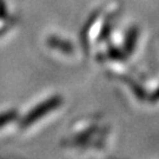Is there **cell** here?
I'll return each instance as SVG.
<instances>
[{"label": "cell", "instance_id": "6da1fadb", "mask_svg": "<svg viewBox=\"0 0 159 159\" xmlns=\"http://www.w3.org/2000/svg\"><path fill=\"white\" fill-rule=\"evenodd\" d=\"M60 104H61V98L58 96L52 97L50 99H47L46 102H43L40 105L35 106V107L24 118V120L21 121V127H29L30 125H32V124L35 123L38 119H40L41 117H44L45 114L48 113L50 111L57 108Z\"/></svg>", "mask_w": 159, "mask_h": 159}, {"label": "cell", "instance_id": "7a4b0ae2", "mask_svg": "<svg viewBox=\"0 0 159 159\" xmlns=\"http://www.w3.org/2000/svg\"><path fill=\"white\" fill-rule=\"evenodd\" d=\"M137 37H138V31H137V29L136 27L131 29L129 31V33H127V37H126V40H125V48L127 52L131 53V52L133 51V48H134L137 43Z\"/></svg>", "mask_w": 159, "mask_h": 159}, {"label": "cell", "instance_id": "3957f363", "mask_svg": "<svg viewBox=\"0 0 159 159\" xmlns=\"http://www.w3.org/2000/svg\"><path fill=\"white\" fill-rule=\"evenodd\" d=\"M48 44L52 46V47H56V48H59L60 51L64 52H71L72 51V47L71 45L66 43V41H63L60 39H57V38H51L48 40Z\"/></svg>", "mask_w": 159, "mask_h": 159}, {"label": "cell", "instance_id": "277c9868", "mask_svg": "<svg viewBox=\"0 0 159 159\" xmlns=\"http://www.w3.org/2000/svg\"><path fill=\"white\" fill-rule=\"evenodd\" d=\"M17 116L18 114L16 113L14 111H11V112H7V113L0 114V127L6 125L7 123L12 121L13 119H16V118H17Z\"/></svg>", "mask_w": 159, "mask_h": 159}, {"label": "cell", "instance_id": "5b68a950", "mask_svg": "<svg viewBox=\"0 0 159 159\" xmlns=\"http://www.w3.org/2000/svg\"><path fill=\"white\" fill-rule=\"evenodd\" d=\"M158 99H159V89L154 92V94L152 96V100H158Z\"/></svg>", "mask_w": 159, "mask_h": 159}]
</instances>
